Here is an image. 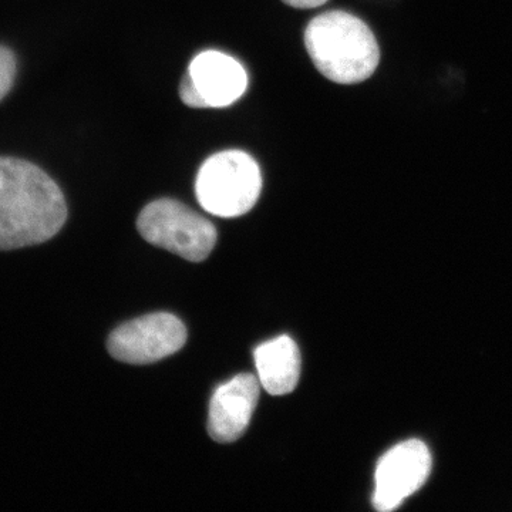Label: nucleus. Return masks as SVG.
<instances>
[{"label": "nucleus", "mask_w": 512, "mask_h": 512, "mask_svg": "<svg viewBox=\"0 0 512 512\" xmlns=\"http://www.w3.org/2000/svg\"><path fill=\"white\" fill-rule=\"evenodd\" d=\"M262 190L259 165L244 151H222L208 158L197 175L195 192L205 211L221 218L247 214Z\"/></svg>", "instance_id": "7ed1b4c3"}, {"label": "nucleus", "mask_w": 512, "mask_h": 512, "mask_svg": "<svg viewBox=\"0 0 512 512\" xmlns=\"http://www.w3.org/2000/svg\"><path fill=\"white\" fill-rule=\"evenodd\" d=\"M261 383L254 375H239L215 390L208 414V431L218 443H232L248 429L258 404Z\"/></svg>", "instance_id": "0eeeda50"}, {"label": "nucleus", "mask_w": 512, "mask_h": 512, "mask_svg": "<svg viewBox=\"0 0 512 512\" xmlns=\"http://www.w3.org/2000/svg\"><path fill=\"white\" fill-rule=\"evenodd\" d=\"M431 470V454L420 440H407L387 451L375 473L373 507L389 512L420 490Z\"/></svg>", "instance_id": "423d86ee"}, {"label": "nucleus", "mask_w": 512, "mask_h": 512, "mask_svg": "<svg viewBox=\"0 0 512 512\" xmlns=\"http://www.w3.org/2000/svg\"><path fill=\"white\" fill-rule=\"evenodd\" d=\"M137 228L150 244L191 262L207 259L217 242V229L207 218L168 198L148 204Z\"/></svg>", "instance_id": "20e7f679"}, {"label": "nucleus", "mask_w": 512, "mask_h": 512, "mask_svg": "<svg viewBox=\"0 0 512 512\" xmlns=\"http://www.w3.org/2000/svg\"><path fill=\"white\" fill-rule=\"evenodd\" d=\"M192 83L207 101L208 109H221L231 106L242 97L248 86V76L244 67L224 53H201L190 64Z\"/></svg>", "instance_id": "6e6552de"}, {"label": "nucleus", "mask_w": 512, "mask_h": 512, "mask_svg": "<svg viewBox=\"0 0 512 512\" xmlns=\"http://www.w3.org/2000/svg\"><path fill=\"white\" fill-rule=\"evenodd\" d=\"M66 220L63 192L42 168L0 157V251L43 244Z\"/></svg>", "instance_id": "f257e3e1"}, {"label": "nucleus", "mask_w": 512, "mask_h": 512, "mask_svg": "<svg viewBox=\"0 0 512 512\" xmlns=\"http://www.w3.org/2000/svg\"><path fill=\"white\" fill-rule=\"evenodd\" d=\"M305 46L316 69L330 82L339 84L365 82L380 62L379 45L369 26L340 10L311 20L305 32Z\"/></svg>", "instance_id": "f03ea898"}, {"label": "nucleus", "mask_w": 512, "mask_h": 512, "mask_svg": "<svg viewBox=\"0 0 512 512\" xmlns=\"http://www.w3.org/2000/svg\"><path fill=\"white\" fill-rule=\"evenodd\" d=\"M187 330L171 313H153L124 323L111 333L107 349L114 359L148 365L174 355L185 345Z\"/></svg>", "instance_id": "39448f33"}, {"label": "nucleus", "mask_w": 512, "mask_h": 512, "mask_svg": "<svg viewBox=\"0 0 512 512\" xmlns=\"http://www.w3.org/2000/svg\"><path fill=\"white\" fill-rule=\"evenodd\" d=\"M16 76L15 55L6 47L0 46V100L10 92Z\"/></svg>", "instance_id": "9d476101"}, {"label": "nucleus", "mask_w": 512, "mask_h": 512, "mask_svg": "<svg viewBox=\"0 0 512 512\" xmlns=\"http://www.w3.org/2000/svg\"><path fill=\"white\" fill-rule=\"evenodd\" d=\"M258 380L272 396H284L295 390L301 376V353L289 336L268 340L255 349Z\"/></svg>", "instance_id": "1a4fd4ad"}, {"label": "nucleus", "mask_w": 512, "mask_h": 512, "mask_svg": "<svg viewBox=\"0 0 512 512\" xmlns=\"http://www.w3.org/2000/svg\"><path fill=\"white\" fill-rule=\"evenodd\" d=\"M282 2L296 9H315L328 2V0H282Z\"/></svg>", "instance_id": "f8f14e48"}, {"label": "nucleus", "mask_w": 512, "mask_h": 512, "mask_svg": "<svg viewBox=\"0 0 512 512\" xmlns=\"http://www.w3.org/2000/svg\"><path fill=\"white\" fill-rule=\"evenodd\" d=\"M180 97L184 104L192 109H208L207 101L198 92L197 87L192 83L190 74H185L180 86Z\"/></svg>", "instance_id": "9b49d317"}]
</instances>
